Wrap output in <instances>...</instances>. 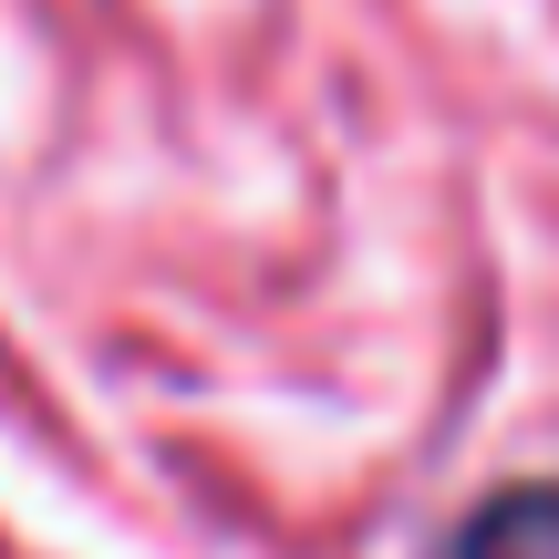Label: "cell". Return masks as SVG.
<instances>
[{"instance_id":"cell-1","label":"cell","mask_w":559,"mask_h":559,"mask_svg":"<svg viewBox=\"0 0 559 559\" xmlns=\"http://www.w3.org/2000/svg\"><path fill=\"white\" fill-rule=\"evenodd\" d=\"M445 559H559V477H528V487L477 498V519L456 528Z\"/></svg>"}]
</instances>
